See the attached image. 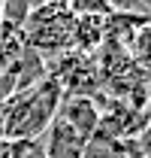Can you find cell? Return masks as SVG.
I'll use <instances>...</instances> for the list:
<instances>
[{
    "mask_svg": "<svg viewBox=\"0 0 151 158\" xmlns=\"http://www.w3.org/2000/svg\"><path fill=\"white\" fill-rule=\"evenodd\" d=\"M60 100H64V88L55 76H45L39 85L27 88V91H15L0 106L3 137L37 140V134H42L57 118Z\"/></svg>",
    "mask_w": 151,
    "mask_h": 158,
    "instance_id": "obj_1",
    "label": "cell"
},
{
    "mask_svg": "<svg viewBox=\"0 0 151 158\" xmlns=\"http://www.w3.org/2000/svg\"><path fill=\"white\" fill-rule=\"evenodd\" d=\"M73 27L76 19L67 9H52L33 3L30 15L24 21V40L33 52H60L64 46H73Z\"/></svg>",
    "mask_w": 151,
    "mask_h": 158,
    "instance_id": "obj_2",
    "label": "cell"
},
{
    "mask_svg": "<svg viewBox=\"0 0 151 158\" xmlns=\"http://www.w3.org/2000/svg\"><path fill=\"white\" fill-rule=\"evenodd\" d=\"M57 118L67 122L82 140H91L100 128V106L91 98H64L60 110H57Z\"/></svg>",
    "mask_w": 151,
    "mask_h": 158,
    "instance_id": "obj_3",
    "label": "cell"
},
{
    "mask_svg": "<svg viewBox=\"0 0 151 158\" xmlns=\"http://www.w3.org/2000/svg\"><path fill=\"white\" fill-rule=\"evenodd\" d=\"M45 134H48V137H45V146H42L45 158H82L85 146H88V140H82L73 128H70L67 122H60V118H55V122L45 128Z\"/></svg>",
    "mask_w": 151,
    "mask_h": 158,
    "instance_id": "obj_4",
    "label": "cell"
},
{
    "mask_svg": "<svg viewBox=\"0 0 151 158\" xmlns=\"http://www.w3.org/2000/svg\"><path fill=\"white\" fill-rule=\"evenodd\" d=\"M106 46V19H76L73 27V49H79L82 55L97 52Z\"/></svg>",
    "mask_w": 151,
    "mask_h": 158,
    "instance_id": "obj_5",
    "label": "cell"
},
{
    "mask_svg": "<svg viewBox=\"0 0 151 158\" xmlns=\"http://www.w3.org/2000/svg\"><path fill=\"white\" fill-rule=\"evenodd\" d=\"M67 12L73 19H109L112 15V3L109 0H67Z\"/></svg>",
    "mask_w": 151,
    "mask_h": 158,
    "instance_id": "obj_6",
    "label": "cell"
},
{
    "mask_svg": "<svg viewBox=\"0 0 151 158\" xmlns=\"http://www.w3.org/2000/svg\"><path fill=\"white\" fill-rule=\"evenodd\" d=\"M130 52H133V61H136L142 70L151 73V21L136 31V37H133V43H130Z\"/></svg>",
    "mask_w": 151,
    "mask_h": 158,
    "instance_id": "obj_7",
    "label": "cell"
},
{
    "mask_svg": "<svg viewBox=\"0 0 151 158\" xmlns=\"http://www.w3.org/2000/svg\"><path fill=\"white\" fill-rule=\"evenodd\" d=\"M30 9H33V0H3V21L15 24V27H24Z\"/></svg>",
    "mask_w": 151,
    "mask_h": 158,
    "instance_id": "obj_8",
    "label": "cell"
},
{
    "mask_svg": "<svg viewBox=\"0 0 151 158\" xmlns=\"http://www.w3.org/2000/svg\"><path fill=\"white\" fill-rule=\"evenodd\" d=\"M118 155V143H103V140H88L82 158H115Z\"/></svg>",
    "mask_w": 151,
    "mask_h": 158,
    "instance_id": "obj_9",
    "label": "cell"
},
{
    "mask_svg": "<svg viewBox=\"0 0 151 158\" xmlns=\"http://www.w3.org/2000/svg\"><path fill=\"white\" fill-rule=\"evenodd\" d=\"M139 3H142V6L148 9V15H151V0H139Z\"/></svg>",
    "mask_w": 151,
    "mask_h": 158,
    "instance_id": "obj_10",
    "label": "cell"
},
{
    "mask_svg": "<svg viewBox=\"0 0 151 158\" xmlns=\"http://www.w3.org/2000/svg\"><path fill=\"white\" fill-rule=\"evenodd\" d=\"M0 24H3V0H0Z\"/></svg>",
    "mask_w": 151,
    "mask_h": 158,
    "instance_id": "obj_11",
    "label": "cell"
},
{
    "mask_svg": "<svg viewBox=\"0 0 151 158\" xmlns=\"http://www.w3.org/2000/svg\"><path fill=\"white\" fill-rule=\"evenodd\" d=\"M148 21H151V15H148Z\"/></svg>",
    "mask_w": 151,
    "mask_h": 158,
    "instance_id": "obj_12",
    "label": "cell"
}]
</instances>
